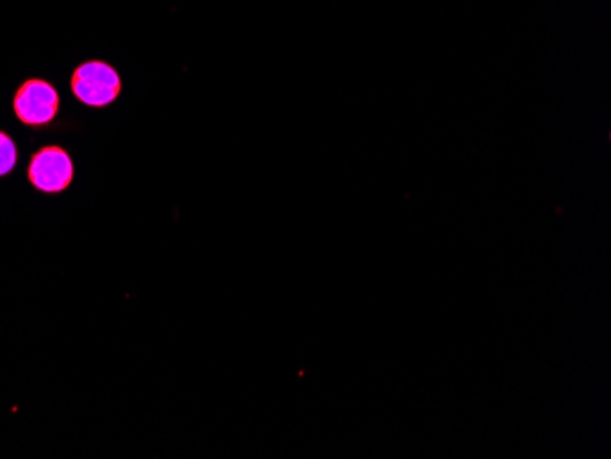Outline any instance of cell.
<instances>
[{"label":"cell","mask_w":611,"mask_h":459,"mask_svg":"<svg viewBox=\"0 0 611 459\" xmlns=\"http://www.w3.org/2000/svg\"><path fill=\"white\" fill-rule=\"evenodd\" d=\"M26 174L32 187L42 195H61L74 184V160L63 147L45 145L29 158Z\"/></svg>","instance_id":"obj_3"},{"label":"cell","mask_w":611,"mask_h":459,"mask_svg":"<svg viewBox=\"0 0 611 459\" xmlns=\"http://www.w3.org/2000/svg\"><path fill=\"white\" fill-rule=\"evenodd\" d=\"M70 90L88 109H105L118 101L123 90L121 75L101 59L81 63L70 77Z\"/></svg>","instance_id":"obj_1"},{"label":"cell","mask_w":611,"mask_h":459,"mask_svg":"<svg viewBox=\"0 0 611 459\" xmlns=\"http://www.w3.org/2000/svg\"><path fill=\"white\" fill-rule=\"evenodd\" d=\"M12 107L24 127L45 128L58 120L61 96L50 80L32 77L15 90Z\"/></svg>","instance_id":"obj_2"},{"label":"cell","mask_w":611,"mask_h":459,"mask_svg":"<svg viewBox=\"0 0 611 459\" xmlns=\"http://www.w3.org/2000/svg\"><path fill=\"white\" fill-rule=\"evenodd\" d=\"M19 163V147L10 134L0 131V178L15 171Z\"/></svg>","instance_id":"obj_4"}]
</instances>
